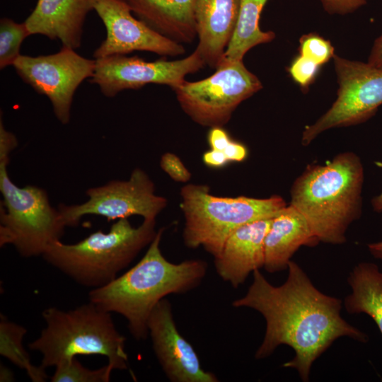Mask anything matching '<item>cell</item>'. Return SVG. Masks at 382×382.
Wrapping results in <instances>:
<instances>
[{
  "mask_svg": "<svg viewBox=\"0 0 382 382\" xmlns=\"http://www.w3.org/2000/svg\"><path fill=\"white\" fill-rule=\"evenodd\" d=\"M267 1L240 0L236 26L221 59L243 60L251 48L274 39L272 31L265 32L260 28V14Z\"/></svg>",
  "mask_w": 382,
  "mask_h": 382,
  "instance_id": "44dd1931",
  "label": "cell"
},
{
  "mask_svg": "<svg viewBox=\"0 0 382 382\" xmlns=\"http://www.w3.org/2000/svg\"><path fill=\"white\" fill-rule=\"evenodd\" d=\"M324 9L330 14H347L365 5L368 0H320Z\"/></svg>",
  "mask_w": 382,
  "mask_h": 382,
  "instance_id": "83f0119b",
  "label": "cell"
},
{
  "mask_svg": "<svg viewBox=\"0 0 382 382\" xmlns=\"http://www.w3.org/2000/svg\"><path fill=\"white\" fill-rule=\"evenodd\" d=\"M88 199L78 204H61L59 209L66 226H77L81 217L97 215L108 221L141 216L156 219L167 199L155 194L154 183L141 168L134 169L128 180H114L86 191Z\"/></svg>",
  "mask_w": 382,
  "mask_h": 382,
  "instance_id": "30bf717a",
  "label": "cell"
},
{
  "mask_svg": "<svg viewBox=\"0 0 382 382\" xmlns=\"http://www.w3.org/2000/svg\"><path fill=\"white\" fill-rule=\"evenodd\" d=\"M164 228L158 230L142 258L108 284L92 289L89 301L109 313L122 316L137 340L149 336L148 321L157 303L166 296L186 293L201 283L207 263L197 259L179 263L168 261L160 243Z\"/></svg>",
  "mask_w": 382,
  "mask_h": 382,
  "instance_id": "7a4b0ae2",
  "label": "cell"
},
{
  "mask_svg": "<svg viewBox=\"0 0 382 382\" xmlns=\"http://www.w3.org/2000/svg\"><path fill=\"white\" fill-rule=\"evenodd\" d=\"M25 23H16L11 18H3L0 21V69L13 64L21 55L23 41L29 35Z\"/></svg>",
  "mask_w": 382,
  "mask_h": 382,
  "instance_id": "603a6c76",
  "label": "cell"
},
{
  "mask_svg": "<svg viewBox=\"0 0 382 382\" xmlns=\"http://www.w3.org/2000/svg\"><path fill=\"white\" fill-rule=\"evenodd\" d=\"M371 206L377 213H382V192L371 199Z\"/></svg>",
  "mask_w": 382,
  "mask_h": 382,
  "instance_id": "e575fe53",
  "label": "cell"
},
{
  "mask_svg": "<svg viewBox=\"0 0 382 382\" xmlns=\"http://www.w3.org/2000/svg\"><path fill=\"white\" fill-rule=\"evenodd\" d=\"M333 62L338 83L337 98L316 122L305 127L303 146L330 129L366 121L382 105V69L335 54Z\"/></svg>",
  "mask_w": 382,
  "mask_h": 382,
  "instance_id": "9c48e42d",
  "label": "cell"
},
{
  "mask_svg": "<svg viewBox=\"0 0 382 382\" xmlns=\"http://www.w3.org/2000/svg\"><path fill=\"white\" fill-rule=\"evenodd\" d=\"M45 326L28 344L42 355V368L56 366L77 355L99 354L114 370L128 369L125 337L117 330L111 313L89 301L74 309L49 307L42 313Z\"/></svg>",
  "mask_w": 382,
  "mask_h": 382,
  "instance_id": "277c9868",
  "label": "cell"
},
{
  "mask_svg": "<svg viewBox=\"0 0 382 382\" xmlns=\"http://www.w3.org/2000/svg\"><path fill=\"white\" fill-rule=\"evenodd\" d=\"M141 21L179 43H191L197 36L196 0H122Z\"/></svg>",
  "mask_w": 382,
  "mask_h": 382,
  "instance_id": "d6986e66",
  "label": "cell"
},
{
  "mask_svg": "<svg viewBox=\"0 0 382 382\" xmlns=\"http://www.w3.org/2000/svg\"><path fill=\"white\" fill-rule=\"evenodd\" d=\"M367 247L372 256L382 260V241L369 243Z\"/></svg>",
  "mask_w": 382,
  "mask_h": 382,
  "instance_id": "836d02e7",
  "label": "cell"
},
{
  "mask_svg": "<svg viewBox=\"0 0 382 382\" xmlns=\"http://www.w3.org/2000/svg\"><path fill=\"white\" fill-rule=\"evenodd\" d=\"M93 10L103 21L106 38L93 52L95 59L146 51L161 56L177 57L184 46L158 33L132 15L122 0H93Z\"/></svg>",
  "mask_w": 382,
  "mask_h": 382,
  "instance_id": "4fadbf2b",
  "label": "cell"
},
{
  "mask_svg": "<svg viewBox=\"0 0 382 382\" xmlns=\"http://www.w3.org/2000/svg\"><path fill=\"white\" fill-rule=\"evenodd\" d=\"M318 242L305 217L291 204L286 205L272 219L265 239L263 267L270 273L283 271L300 247Z\"/></svg>",
  "mask_w": 382,
  "mask_h": 382,
  "instance_id": "ac0fdd59",
  "label": "cell"
},
{
  "mask_svg": "<svg viewBox=\"0 0 382 382\" xmlns=\"http://www.w3.org/2000/svg\"><path fill=\"white\" fill-rule=\"evenodd\" d=\"M364 178L360 158L340 153L324 165L306 168L291 186L289 204L305 217L319 242L343 244L349 226L362 213Z\"/></svg>",
  "mask_w": 382,
  "mask_h": 382,
  "instance_id": "3957f363",
  "label": "cell"
},
{
  "mask_svg": "<svg viewBox=\"0 0 382 382\" xmlns=\"http://www.w3.org/2000/svg\"><path fill=\"white\" fill-rule=\"evenodd\" d=\"M368 63L372 66L382 69V33L374 41L369 57Z\"/></svg>",
  "mask_w": 382,
  "mask_h": 382,
  "instance_id": "d6a6232c",
  "label": "cell"
},
{
  "mask_svg": "<svg viewBox=\"0 0 382 382\" xmlns=\"http://www.w3.org/2000/svg\"><path fill=\"white\" fill-rule=\"evenodd\" d=\"M240 0H196V50L205 64L216 69L234 33Z\"/></svg>",
  "mask_w": 382,
  "mask_h": 382,
  "instance_id": "e0dca14e",
  "label": "cell"
},
{
  "mask_svg": "<svg viewBox=\"0 0 382 382\" xmlns=\"http://www.w3.org/2000/svg\"><path fill=\"white\" fill-rule=\"evenodd\" d=\"M18 141L16 136L7 131L0 121V163L8 165L10 154L17 146Z\"/></svg>",
  "mask_w": 382,
  "mask_h": 382,
  "instance_id": "f1b7e54d",
  "label": "cell"
},
{
  "mask_svg": "<svg viewBox=\"0 0 382 382\" xmlns=\"http://www.w3.org/2000/svg\"><path fill=\"white\" fill-rule=\"evenodd\" d=\"M148 332L156 357L172 382H217L204 370L192 345L178 331L166 299L159 301L148 321Z\"/></svg>",
  "mask_w": 382,
  "mask_h": 382,
  "instance_id": "5bb4252c",
  "label": "cell"
},
{
  "mask_svg": "<svg viewBox=\"0 0 382 382\" xmlns=\"http://www.w3.org/2000/svg\"><path fill=\"white\" fill-rule=\"evenodd\" d=\"M272 219H260L238 227L214 257L216 273L233 288L243 284L250 273L264 267L265 239Z\"/></svg>",
  "mask_w": 382,
  "mask_h": 382,
  "instance_id": "9a60e30c",
  "label": "cell"
},
{
  "mask_svg": "<svg viewBox=\"0 0 382 382\" xmlns=\"http://www.w3.org/2000/svg\"><path fill=\"white\" fill-rule=\"evenodd\" d=\"M287 269L286 281L277 286L255 270L247 292L232 306L255 310L265 320V336L255 358H267L279 346H289L295 354L283 366L296 369L306 382L314 361L337 339L366 342L369 337L342 317L340 299L318 290L296 262L290 260Z\"/></svg>",
  "mask_w": 382,
  "mask_h": 382,
  "instance_id": "6da1fadb",
  "label": "cell"
},
{
  "mask_svg": "<svg viewBox=\"0 0 382 382\" xmlns=\"http://www.w3.org/2000/svg\"><path fill=\"white\" fill-rule=\"evenodd\" d=\"M185 224L183 238L189 248L202 247L214 257L230 234L257 220L272 219L287 204L279 195L267 198L212 195L208 185L187 184L180 192Z\"/></svg>",
  "mask_w": 382,
  "mask_h": 382,
  "instance_id": "8992f818",
  "label": "cell"
},
{
  "mask_svg": "<svg viewBox=\"0 0 382 382\" xmlns=\"http://www.w3.org/2000/svg\"><path fill=\"white\" fill-rule=\"evenodd\" d=\"M21 79L50 100L54 113L63 125L69 123L74 93L86 79L92 78L96 59L85 58L63 47L57 53L20 55L13 64Z\"/></svg>",
  "mask_w": 382,
  "mask_h": 382,
  "instance_id": "8fae6325",
  "label": "cell"
},
{
  "mask_svg": "<svg viewBox=\"0 0 382 382\" xmlns=\"http://www.w3.org/2000/svg\"><path fill=\"white\" fill-rule=\"evenodd\" d=\"M231 138L223 127H211L207 134V142L210 149L224 151Z\"/></svg>",
  "mask_w": 382,
  "mask_h": 382,
  "instance_id": "f546056e",
  "label": "cell"
},
{
  "mask_svg": "<svg viewBox=\"0 0 382 382\" xmlns=\"http://www.w3.org/2000/svg\"><path fill=\"white\" fill-rule=\"evenodd\" d=\"M299 51L301 55L312 60L320 66L329 62L335 55L334 47L330 42L314 33L301 37Z\"/></svg>",
  "mask_w": 382,
  "mask_h": 382,
  "instance_id": "d4e9b609",
  "label": "cell"
},
{
  "mask_svg": "<svg viewBox=\"0 0 382 382\" xmlns=\"http://www.w3.org/2000/svg\"><path fill=\"white\" fill-rule=\"evenodd\" d=\"M114 369L107 364L97 369L83 366L76 357L55 366L52 382H108Z\"/></svg>",
  "mask_w": 382,
  "mask_h": 382,
  "instance_id": "cb8c5ba5",
  "label": "cell"
},
{
  "mask_svg": "<svg viewBox=\"0 0 382 382\" xmlns=\"http://www.w3.org/2000/svg\"><path fill=\"white\" fill-rule=\"evenodd\" d=\"M93 0H37L25 23L31 35L59 40L63 47L81 46L83 25Z\"/></svg>",
  "mask_w": 382,
  "mask_h": 382,
  "instance_id": "2e32d148",
  "label": "cell"
},
{
  "mask_svg": "<svg viewBox=\"0 0 382 382\" xmlns=\"http://www.w3.org/2000/svg\"><path fill=\"white\" fill-rule=\"evenodd\" d=\"M157 231L156 219H143L134 227L128 219H120L107 233L98 230L72 244L58 241L42 257L76 283L95 289L115 279L149 245Z\"/></svg>",
  "mask_w": 382,
  "mask_h": 382,
  "instance_id": "5b68a950",
  "label": "cell"
},
{
  "mask_svg": "<svg viewBox=\"0 0 382 382\" xmlns=\"http://www.w3.org/2000/svg\"><path fill=\"white\" fill-rule=\"evenodd\" d=\"M319 67L316 63L300 54L293 59L288 71L294 81L305 91L316 80Z\"/></svg>",
  "mask_w": 382,
  "mask_h": 382,
  "instance_id": "484cf974",
  "label": "cell"
},
{
  "mask_svg": "<svg viewBox=\"0 0 382 382\" xmlns=\"http://www.w3.org/2000/svg\"><path fill=\"white\" fill-rule=\"evenodd\" d=\"M229 162H242L248 157L247 147L242 143L231 139L223 151Z\"/></svg>",
  "mask_w": 382,
  "mask_h": 382,
  "instance_id": "4dcf8cb0",
  "label": "cell"
},
{
  "mask_svg": "<svg viewBox=\"0 0 382 382\" xmlns=\"http://www.w3.org/2000/svg\"><path fill=\"white\" fill-rule=\"evenodd\" d=\"M352 292L344 305L351 314L366 313L376 324L382 335V271L373 262H360L347 278Z\"/></svg>",
  "mask_w": 382,
  "mask_h": 382,
  "instance_id": "ffe728a7",
  "label": "cell"
},
{
  "mask_svg": "<svg viewBox=\"0 0 382 382\" xmlns=\"http://www.w3.org/2000/svg\"><path fill=\"white\" fill-rule=\"evenodd\" d=\"M25 333V328L8 321L1 316L0 353L20 368L25 369L33 381H45L47 378L45 369L40 366H33L30 363L28 354L23 349L22 340Z\"/></svg>",
  "mask_w": 382,
  "mask_h": 382,
  "instance_id": "7402d4cb",
  "label": "cell"
},
{
  "mask_svg": "<svg viewBox=\"0 0 382 382\" xmlns=\"http://www.w3.org/2000/svg\"><path fill=\"white\" fill-rule=\"evenodd\" d=\"M7 166L0 163V245H12L24 257L42 256L61 241L66 226L47 192L35 185L18 187L10 178Z\"/></svg>",
  "mask_w": 382,
  "mask_h": 382,
  "instance_id": "52a82bcc",
  "label": "cell"
},
{
  "mask_svg": "<svg viewBox=\"0 0 382 382\" xmlns=\"http://www.w3.org/2000/svg\"><path fill=\"white\" fill-rule=\"evenodd\" d=\"M262 88L243 60L221 59L210 76L184 81L173 90L184 112L195 122L211 128L224 127L236 108Z\"/></svg>",
  "mask_w": 382,
  "mask_h": 382,
  "instance_id": "ba28073f",
  "label": "cell"
},
{
  "mask_svg": "<svg viewBox=\"0 0 382 382\" xmlns=\"http://www.w3.org/2000/svg\"><path fill=\"white\" fill-rule=\"evenodd\" d=\"M161 168L174 181L187 183L191 178V173L181 159L175 154L166 152L160 160Z\"/></svg>",
  "mask_w": 382,
  "mask_h": 382,
  "instance_id": "4316f807",
  "label": "cell"
},
{
  "mask_svg": "<svg viewBox=\"0 0 382 382\" xmlns=\"http://www.w3.org/2000/svg\"><path fill=\"white\" fill-rule=\"evenodd\" d=\"M96 59L90 82L101 93L112 98L124 90L139 89L149 83L166 85L172 89L181 84L187 75L202 69L205 62L197 50L178 60L146 62L134 56L112 55Z\"/></svg>",
  "mask_w": 382,
  "mask_h": 382,
  "instance_id": "7c38bea8",
  "label": "cell"
},
{
  "mask_svg": "<svg viewBox=\"0 0 382 382\" xmlns=\"http://www.w3.org/2000/svg\"><path fill=\"white\" fill-rule=\"evenodd\" d=\"M202 161L207 166L215 168L224 167L229 162L224 151L212 149L203 154Z\"/></svg>",
  "mask_w": 382,
  "mask_h": 382,
  "instance_id": "1f68e13d",
  "label": "cell"
}]
</instances>
